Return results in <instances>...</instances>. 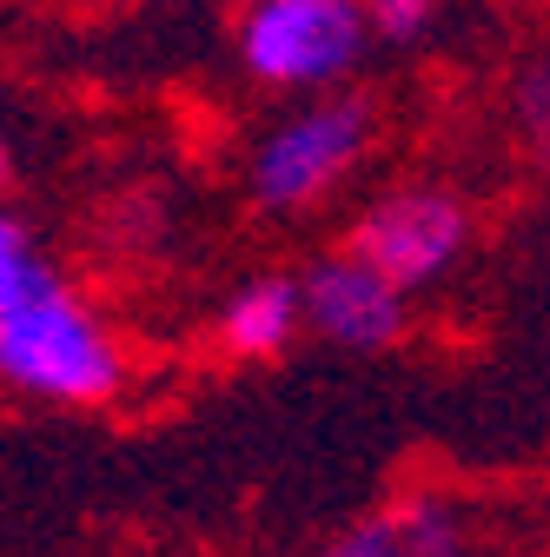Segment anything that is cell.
Listing matches in <instances>:
<instances>
[{"mask_svg":"<svg viewBox=\"0 0 550 557\" xmlns=\"http://www.w3.org/2000/svg\"><path fill=\"white\" fill-rule=\"evenodd\" d=\"M299 332H305V319H299V278L292 272H259L220 306V345L246 366L279 359Z\"/></svg>","mask_w":550,"mask_h":557,"instance_id":"obj_7","label":"cell"},{"mask_svg":"<svg viewBox=\"0 0 550 557\" xmlns=\"http://www.w3.org/2000/svg\"><path fill=\"white\" fill-rule=\"evenodd\" d=\"M372 139H378V113L365 94L352 87L305 94L286 120H272L259 133V147L246 160V193L259 213H279V220L312 213L365 166Z\"/></svg>","mask_w":550,"mask_h":557,"instance_id":"obj_2","label":"cell"},{"mask_svg":"<svg viewBox=\"0 0 550 557\" xmlns=\"http://www.w3.org/2000/svg\"><path fill=\"white\" fill-rule=\"evenodd\" d=\"M372 47L378 40L359 0H239L233 21L239 74L265 94H299V100L346 87Z\"/></svg>","mask_w":550,"mask_h":557,"instance_id":"obj_3","label":"cell"},{"mask_svg":"<svg viewBox=\"0 0 550 557\" xmlns=\"http://www.w3.org/2000/svg\"><path fill=\"white\" fill-rule=\"evenodd\" d=\"M346 252H359L372 272H385L398 293H418L471 252V206L445 180H404L359 213Z\"/></svg>","mask_w":550,"mask_h":557,"instance_id":"obj_4","label":"cell"},{"mask_svg":"<svg viewBox=\"0 0 550 557\" xmlns=\"http://www.w3.org/2000/svg\"><path fill=\"white\" fill-rule=\"evenodd\" d=\"M0 379L47 405H107L126 385L120 345L8 206H0Z\"/></svg>","mask_w":550,"mask_h":557,"instance_id":"obj_1","label":"cell"},{"mask_svg":"<svg viewBox=\"0 0 550 557\" xmlns=\"http://www.w3.org/2000/svg\"><path fill=\"white\" fill-rule=\"evenodd\" d=\"M365 21H372V40L385 47H411V40H425L445 14V0H359Z\"/></svg>","mask_w":550,"mask_h":557,"instance_id":"obj_9","label":"cell"},{"mask_svg":"<svg viewBox=\"0 0 550 557\" xmlns=\"http://www.w3.org/2000/svg\"><path fill=\"white\" fill-rule=\"evenodd\" d=\"M404 299L411 293H398L359 252H332L312 272H299V319L338 352H391L411 319Z\"/></svg>","mask_w":550,"mask_h":557,"instance_id":"obj_5","label":"cell"},{"mask_svg":"<svg viewBox=\"0 0 550 557\" xmlns=\"http://www.w3.org/2000/svg\"><path fill=\"white\" fill-rule=\"evenodd\" d=\"M504 133L517 160L537 180H550V47H530L504 74Z\"/></svg>","mask_w":550,"mask_h":557,"instance_id":"obj_8","label":"cell"},{"mask_svg":"<svg viewBox=\"0 0 550 557\" xmlns=\"http://www.w3.org/2000/svg\"><path fill=\"white\" fill-rule=\"evenodd\" d=\"M312 557H471V544L464 518L445 498H391L346 524L332 544H318Z\"/></svg>","mask_w":550,"mask_h":557,"instance_id":"obj_6","label":"cell"},{"mask_svg":"<svg viewBox=\"0 0 550 557\" xmlns=\"http://www.w3.org/2000/svg\"><path fill=\"white\" fill-rule=\"evenodd\" d=\"M8 180H14V147H8V133H0V193H8Z\"/></svg>","mask_w":550,"mask_h":557,"instance_id":"obj_10","label":"cell"}]
</instances>
